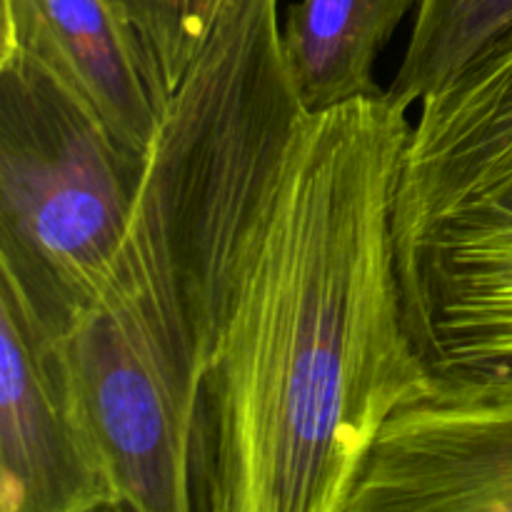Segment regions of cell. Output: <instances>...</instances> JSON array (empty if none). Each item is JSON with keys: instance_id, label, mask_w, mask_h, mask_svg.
Instances as JSON below:
<instances>
[{"instance_id": "6da1fadb", "label": "cell", "mask_w": 512, "mask_h": 512, "mask_svg": "<svg viewBox=\"0 0 512 512\" xmlns=\"http://www.w3.org/2000/svg\"><path fill=\"white\" fill-rule=\"evenodd\" d=\"M410 128L380 93L300 130L200 388L195 512H345L433 378L395 233Z\"/></svg>"}, {"instance_id": "7a4b0ae2", "label": "cell", "mask_w": 512, "mask_h": 512, "mask_svg": "<svg viewBox=\"0 0 512 512\" xmlns=\"http://www.w3.org/2000/svg\"><path fill=\"white\" fill-rule=\"evenodd\" d=\"M308 118L278 0H223L123 243L65 330L125 512H195L200 388Z\"/></svg>"}, {"instance_id": "3957f363", "label": "cell", "mask_w": 512, "mask_h": 512, "mask_svg": "<svg viewBox=\"0 0 512 512\" xmlns=\"http://www.w3.org/2000/svg\"><path fill=\"white\" fill-rule=\"evenodd\" d=\"M148 168L28 53H0V275L70 323L125 238Z\"/></svg>"}, {"instance_id": "277c9868", "label": "cell", "mask_w": 512, "mask_h": 512, "mask_svg": "<svg viewBox=\"0 0 512 512\" xmlns=\"http://www.w3.org/2000/svg\"><path fill=\"white\" fill-rule=\"evenodd\" d=\"M65 330L0 275V512H125Z\"/></svg>"}, {"instance_id": "5b68a950", "label": "cell", "mask_w": 512, "mask_h": 512, "mask_svg": "<svg viewBox=\"0 0 512 512\" xmlns=\"http://www.w3.org/2000/svg\"><path fill=\"white\" fill-rule=\"evenodd\" d=\"M398 250L512 235V25L420 103L400 170Z\"/></svg>"}, {"instance_id": "8992f818", "label": "cell", "mask_w": 512, "mask_h": 512, "mask_svg": "<svg viewBox=\"0 0 512 512\" xmlns=\"http://www.w3.org/2000/svg\"><path fill=\"white\" fill-rule=\"evenodd\" d=\"M0 53L48 65L130 150L150 155L170 90L113 0H3Z\"/></svg>"}, {"instance_id": "52a82bcc", "label": "cell", "mask_w": 512, "mask_h": 512, "mask_svg": "<svg viewBox=\"0 0 512 512\" xmlns=\"http://www.w3.org/2000/svg\"><path fill=\"white\" fill-rule=\"evenodd\" d=\"M405 318L433 370L512 363V235L398 250Z\"/></svg>"}, {"instance_id": "ba28073f", "label": "cell", "mask_w": 512, "mask_h": 512, "mask_svg": "<svg viewBox=\"0 0 512 512\" xmlns=\"http://www.w3.org/2000/svg\"><path fill=\"white\" fill-rule=\"evenodd\" d=\"M420 0H298L283 23L295 88L310 115L385 93L375 63Z\"/></svg>"}, {"instance_id": "9c48e42d", "label": "cell", "mask_w": 512, "mask_h": 512, "mask_svg": "<svg viewBox=\"0 0 512 512\" xmlns=\"http://www.w3.org/2000/svg\"><path fill=\"white\" fill-rule=\"evenodd\" d=\"M512 25V0H420L385 98L408 113Z\"/></svg>"}, {"instance_id": "30bf717a", "label": "cell", "mask_w": 512, "mask_h": 512, "mask_svg": "<svg viewBox=\"0 0 512 512\" xmlns=\"http://www.w3.org/2000/svg\"><path fill=\"white\" fill-rule=\"evenodd\" d=\"M133 23L173 93L218 20L223 0H113Z\"/></svg>"}]
</instances>
